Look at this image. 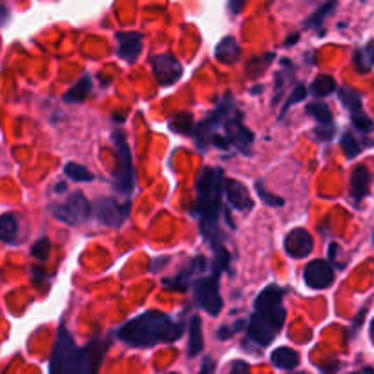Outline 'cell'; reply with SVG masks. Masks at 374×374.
<instances>
[{
  "label": "cell",
  "mask_w": 374,
  "mask_h": 374,
  "mask_svg": "<svg viewBox=\"0 0 374 374\" xmlns=\"http://www.w3.org/2000/svg\"><path fill=\"white\" fill-rule=\"evenodd\" d=\"M311 92L314 97H327V95L336 92V80L330 75H318L311 86Z\"/></svg>",
  "instance_id": "cell-22"
},
{
  "label": "cell",
  "mask_w": 374,
  "mask_h": 374,
  "mask_svg": "<svg viewBox=\"0 0 374 374\" xmlns=\"http://www.w3.org/2000/svg\"><path fill=\"white\" fill-rule=\"evenodd\" d=\"M307 113L312 119H316L321 126L332 125V113H330L329 106L325 103L307 104Z\"/></svg>",
  "instance_id": "cell-25"
},
{
  "label": "cell",
  "mask_w": 374,
  "mask_h": 374,
  "mask_svg": "<svg viewBox=\"0 0 374 374\" xmlns=\"http://www.w3.org/2000/svg\"><path fill=\"white\" fill-rule=\"evenodd\" d=\"M243 327H245V321H243V320H239V321H237V323H234V325H232V327H228V325L221 327V329L218 330V338L219 339H228L232 335H234V332H237V330H241V329H243Z\"/></svg>",
  "instance_id": "cell-34"
},
{
  "label": "cell",
  "mask_w": 374,
  "mask_h": 374,
  "mask_svg": "<svg viewBox=\"0 0 374 374\" xmlns=\"http://www.w3.org/2000/svg\"><path fill=\"white\" fill-rule=\"evenodd\" d=\"M183 329L159 311H148L120 327L117 336L132 347H154L181 338Z\"/></svg>",
  "instance_id": "cell-3"
},
{
  "label": "cell",
  "mask_w": 374,
  "mask_h": 374,
  "mask_svg": "<svg viewBox=\"0 0 374 374\" xmlns=\"http://www.w3.org/2000/svg\"><path fill=\"white\" fill-rule=\"evenodd\" d=\"M239 44L234 37H225L216 48V58L223 64H234L239 58Z\"/></svg>",
  "instance_id": "cell-16"
},
{
  "label": "cell",
  "mask_w": 374,
  "mask_h": 374,
  "mask_svg": "<svg viewBox=\"0 0 374 374\" xmlns=\"http://www.w3.org/2000/svg\"><path fill=\"white\" fill-rule=\"evenodd\" d=\"M199 374H214V360H212V358H205Z\"/></svg>",
  "instance_id": "cell-38"
},
{
  "label": "cell",
  "mask_w": 374,
  "mask_h": 374,
  "mask_svg": "<svg viewBox=\"0 0 374 374\" xmlns=\"http://www.w3.org/2000/svg\"><path fill=\"white\" fill-rule=\"evenodd\" d=\"M225 192H227V199L232 206L239 212H249L254 208V201L250 197L249 188L241 181L236 179H227L225 181Z\"/></svg>",
  "instance_id": "cell-13"
},
{
  "label": "cell",
  "mask_w": 374,
  "mask_h": 374,
  "mask_svg": "<svg viewBox=\"0 0 374 374\" xmlns=\"http://www.w3.org/2000/svg\"><path fill=\"white\" fill-rule=\"evenodd\" d=\"M338 97L339 101H342V104L345 108H347L349 112L351 113H358L363 110V104H361V97L358 92H354V89L351 88H339L338 89Z\"/></svg>",
  "instance_id": "cell-20"
},
{
  "label": "cell",
  "mask_w": 374,
  "mask_h": 374,
  "mask_svg": "<svg viewBox=\"0 0 374 374\" xmlns=\"http://www.w3.org/2000/svg\"><path fill=\"white\" fill-rule=\"evenodd\" d=\"M270 361L278 369H296L299 363V354L289 347H278L270 354Z\"/></svg>",
  "instance_id": "cell-17"
},
{
  "label": "cell",
  "mask_w": 374,
  "mask_h": 374,
  "mask_svg": "<svg viewBox=\"0 0 374 374\" xmlns=\"http://www.w3.org/2000/svg\"><path fill=\"white\" fill-rule=\"evenodd\" d=\"M218 281V274H212V276L201 278L194 283V298L199 303V307L205 308L210 316H218L223 308V299L219 296Z\"/></svg>",
  "instance_id": "cell-7"
},
{
  "label": "cell",
  "mask_w": 374,
  "mask_h": 374,
  "mask_svg": "<svg viewBox=\"0 0 374 374\" xmlns=\"http://www.w3.org/2000/svg\"><path fill=\"white\" fill-rule=\"evenodd\" d=\"M354 66H356L358 72L366 73L370 72V68L374 66V44L370 42L369 46H366L363 49L356 51L354 55Z\"/></svg>",
  "instance_id": "cell-23"
},
{
  "label": "cell",
  "mask_w": 374,
  "mask_h": 374,
  "mask_svg": "<svg viewBox=\"0 0 374 374\" xmlns=\"http://www.w3.org/2000/svg\"><path fill=\"white\" fill-rule=\"evenodd\" d=\"M272 58H274V55L272 54L258 55V57L250 58V63L247 64V75H249L250 79H256V77H259L263 72H265V68H267L268 64L272 63Z\"/></svg>",
  "instance_id": "cell-26"
},
{
  "label": "cell",
  "mask_w": 374,
  "mask_h": 374,
  "mask_svg": "<svg viewBox=\"0 0 374 374\" xmlns=\"http://www.w3.org/2000/svg\"><path fill=\"white\" fill-rule=\"evenodd\" d=\"M336 254H338V245H336V243H330V247H329L330 259H335ZM335 261H336V259H335Z\"/></svg>",
  "instance_id": "cell-39"
},
{
  "label": "cell",
  "mask_w": 374,
  "mask_h": 374,
  "mask_svg": "<svg viewBox=\"0 0 374 374\" xmlns=\"http://www.w3.org/2000/svg\"><path fill=\"white\" fill-rule=\"evenodd\" d=\"M203 351V332H201V318H190V343H188V354L196 358Z\"/></svg>",
  "instance_id": "cell-18"
},
{
  "label": "cell",
  "mask_w": 374,
  "mask_h": 374,
  "mask_svg": "<svg viewBox=\"0 0 374 374\" xmlns=\"http://www.w3.org/2000/svg\"><path fill=\"white\" fill-rule=\"evenodd\" d=\"M228 374H250V367L247 366L243 360H236L230 366V370H228Z\"/></svg>",
  "instance_id": "cell-35"
},
{
  "label": "cell",
  "mask_w": 374,
  "mask_h": 374,
  "mask_svg": "<svg viewBox=\"0 0 374 374\" xmlns=\"http://www.w3.org/2000/svg\"><path fill=\"white\" fill-rule=\"evenodd\" d=\"M303 280H305L307 287H311L314 290L327 289V287L335 283V270L323 259H312L307 267H305Z\"/></svg>",
  "instance_id": "cell-10"
},
{
  "label": "cell",
  "mask_w": 374,
  "mask_h": 374,
  "mask_svg": "<svg viewBox=\"0 0 374 374\" xmlns=\"http://www.w3.org/2000/svg\"><path fill=\"white\" fill-rule=\"evenodd\" d=\"M298 37H299V35H294V37H290V39H289V40H287V42H285V46H290V44H294L296 40H298Z\"/></svg>",
  "instance_id": "cell-41"
},
{
  "label": "cell",
  "mask_w": 374,
  "mask_h": 374,
  "mask_svg": "<svg viewBox=\"0 0 374 374\" xmlns=\"http://www.w3.org/2000/svg\"><path fill=\"white\" fill-rule=\"evenodd\" d=\"M223 187V170L214 168V166L203 170L199 179H197L196 214L201 219V234L214 250L221 247V234H219L218 221Z\"/></svg>",
  "instance_id": "cell-1"
},
{
  "label": "cell",
  "mask_w": 374,
  "mask_h": 374,
  "mask_svg": "<svg viewBox=\"0 0 374 374\" xmlns=\"http://www.w3.org/2000/svg\"><path fill=\"white\" fill-rule=\"evenodd\" d=\"M49 250H51V243H49L48 237H40L32 249V256L40 261H46L49 258Z\"/></svg>",
  "instance_id": "cell-30"
},
{
  "label": "cell",
  "mask_w": 374,
  "mask_h": 374,
  "mask_svg": "<svg viewBox=\"0 0 374 374\" xmlns=\"http://www.w3.org/2000/svg\"><path fill=\"white\" fill-rule=\"evenodd\" d=\"M130 203H120V201L112 199V197H101L94 203V216L99 223L108 225V227H120L128 219Z\"/></svg>",
  "instance_id": "cell-8"
},
{
  "label": "cell",
  "mask_w": 374,
  "mask_h": 374,
  "mask_svg": "<svg viewBox=\"0 0 374 374\" xmlns=\"http://www.w3.org/2000/svg\"><path fill=\"white\" fill-rule=\"evenodd\" d=\"M97 363H92V349H79L66 327H58L49 373L51 374H95Z\"/></svg>",
  "instance_id": "cell-4"
},
{
  "label": "cell",
  "mask_w": 374,
  "mask_h": 374,
  "mask_svg": "<svg viewBox=\"0 0 374 374\" xmlns=\"http://www.w3.org/2000/svg\"><path fill=\"white\" fill-rule=\"evenodd\" d=\"M112 137L117 148V161H119L113 183H116V188L119 194H123L125 197H130L135 190V172L134 163H132V151H130L128 143H126V135L120 130H116Z\"/></svg>",
  "instance_id": "cell-5"
},
{
  "label": "cell",
  "mask_w": 374,
  "mask_h": 374,
  "mask_svg": "<svg viewBox=\"0 0 374 374\" xmlns=\"http://www.w3.org/2000/svg\"><path fill=\"white\" fill-rule=\"evenodd\" d=\"M351 123L361 134H370L374 128L373 120H370V117L367 113H363V110L358 113H351Z\"/></svg>",
  "instance_id": "cell-29"
},
{
  "label": "cell",
  "mask_w": 374,
  "mask_h": 374,
  "mask_svg": "<svg viewBox=\"0 0 374 374\" xmlns=\"http://www.w3.org/2000/svg\"><path fill=\"white\" fill-rule=\"evenodd\" d=\"M245 2L247 0H228V11H230L232 15L241 13L243 8H245Z\"/></svg>",
  "instance_id": "cell-37"
},
{
  "label": "cell",
  "mask_w": 374,
  "mask_h": 374,
  "mask_svg": "<svg viewBox=\"0 0 374 374\" xmlns=\"http://www.w3.org/2000/svg\"><path fill=\"white\" fill-rule=\"evenodd\" d=\"M373 241H374V232H373Z\"/></svg>",
  "instance_id": "cell-44"
},
{
  "label": "cell",
  "mask_w": 374,
  "mask_h": 374,
  "mask_svg": "<svg viewBox=\"0 0 374 374\" xmlns=\"http://www.w3.org/2000/svg\"><path fill=\"white\" fill-rule=\"evenodd\" d=\"M168 126H170V130H172V132H175V134L187 135L192 132L194 120H192L190 113H177V116L170 119Z\"/></svg>",
  "instance_id": "cell-27"
},
{
  "label": "cell",
  "mask_w": 374,
  "mask_h": 374,
  "mask_svg": "<svg viewBox=\"0 0 374 374\" xmlns=\"http://www.w3.org/2000/svg\"><path fill=\"white\" fill-rule=\"evenodd\" d=\"M363 374H374V370L370 367H367V369H363Z\"/></svg>",
  "instance_id": "cell-42"
},
{
  "label": "cell",
  "mask_w": 374,
  "mask_h": 374,
  "mask_svg": "<svg viewBox=\"0 0 374 374\" xmlns=\"http://www.w3.org/2000/svg\"><path fill=\"white\" fill-rule=\"evenodd\" d=\"M92 206L88 205L86 197L82 196V192H73L68 196L64 203H55L49 206V212L66 225H80L82 221L89 218L92 214Z\"/></svg>",
  "instance_id": "cell-6"
},
{
  "label": "cell",
  "mask_w": 374,
  "mask_h": 374,
  "mask_svg": "<svg viewBox=\"0 0 374 374\" xmlns=\"http://www.w3.org/2000/svg\"><path fill=\"white\" fill-rule=\"evenodd\" d=\"M312 249H314V241H312V236L305 228H294V230H290L287 234L285 252L292 256V258H307L312 252Z\"/></svg>",
  "instance_id": "cell-11"
},
{
  "label": "cell",
  "mask_w": 374,
  "mask_h": 374,
  "mask_svg": "<svg viewBox=\"0 0 374 374\" xmlns=\"http://www.w3.org/2000/svg\"><path fill=\"white\" fill-rule=\"evenodd\" d=\"M172 374H175V373H172Z\"/></svg>",
  "instance_id": "cell-45"
},
{
  "label": "cell",
  "mask_w": 374,
  "mask_h": 374,
  "mask_svg": "<svg viewBox=\"0 0 374 374\" xmlns=\"http://www.w3.org/2000/svg\"><path fill=\"white\" fill-rule=\"evenodd\" d=\"M369 335H370V342L374 343V318L373 321H370V327H369Z\"/></svg>",
  "instance_id": "cell-40"
},
{
  "label": "cell",
  "mask_w": 374,
  "mask_h": 374,
  "mask_svg": "<svg viewBox=\"0 0 374 374\" xmlns=\"http://www.w3.org/2000/svg\"><path fill=\"white\" fill-rule=\"evenodd\" d=\"M206 267L205 259L201 258H196L192 259V263H188L187 267L183 268V270L179 272L177 276L174 278V280H165V285L166 287H174V289H179V290H185L188 287V281L192 280V276L196 274V272H201L203 268Z\"/></svg>",
  "instance_id": "cell-15"
},
{
  "label": "cell",
  "mask_w": 374,
  "mask_h": 374,
  "mask_svg": "<svg viewBox=\"0 0 374 374\" xmlns=\"http://www.w3.org/2000/svg\"><path fill=\"white\" fill-rule=\"evenodd\" d=\"M17 234H18V221H17V216L15 214H4L2 216V219H0V237H2V241L4 243H13L15 239H17Z\"/></svg>",
  "instance_id": "cell-19"
},
{
  "label": "cell",
  "mask_w": 374,
  "mask_h": 374,
  "mask_svg": "<svg viewBox=\"0 0 374 374\" xmlns=\"http://www.w3.org/2000/svg\"><path fill=\"white\" fill-rule=\"evenodd\" d=\"M370 183H373V174L369 168L363 165L356 166L351 175V197L354 201H361L366 196H369Z\"/></svg>",
  "instance_id": "cell-14"
},
{
  "label": "cell",
  "mask_w": 374,
  "mask_h": 374,
  "mask_svg": "<svg viewBox=\"0 0 374 374\" xmlns=\"http://www.w3.org/2000/svg\"><path fill=\"white\" fill-rule=\"evenodd\" d=\"M294 374H307V373H294Z\"/></svg>",
  "instance_id": "cell-43"
},
{
  "label": "cell",
  "mask_w": 374,
  "mask_h": 374,
  "mask_svg": "<svg viewBox=\"0 0 374 374\" xmlns=\"http://www.w3.org/2000/svg\"><path fill=\"white\" fill-rule=\"evenodd\" d=\"M150 63L151 70H154V75H156L157 82H159L161 86L174 85L175 80H179L181 75H183V66H181V63H179L174 55H154V57L150 58Z\"/></svg>",
  "instance_id": "cell-9"
},
{
  "label": "cell",
  "mask_w": 374,
  "mask_h": 374,
  "mask_svg": "<svg viewBox=\"0 0 374 374\" xmlns=\"http://www.w3.org/2000/svg\"><path fill=\"white\" fill-rule=\"evenodd\" d=\"M305 97H307V88H305V86H301V85L296 86V89L292 92V95H290V99L287 101L285 106L281 108V116H285V112L289 110V106H292V104H296V103H301Z\"/></svg>",
  "instance_id": "cell-32"
},
{
  "label": "cell",
  "mask_w": 374,
  "mask_h": 374,
  "mask_svg": "<svg viewBox=\"0 0 374 374\" xmlns=\"http://www.w3.org/2000/svg\"><path fill=\"white\" fill-rule=\"evenodd\" d=\"M336 4H338V0H329L327 4L321 6V8L316 11V13H314L311 18H308L307 23H305V26H307V27H320L321 24H323V20H325V18L329 17L330 13H332V9H335Z\"/></svg>",
  "instance_id": "cell-28"
},
{
  "label": "cell",
  "mask_w": 374,
  "mask_h": 374,
  "mask_svg": "<svg viewBox=\"0 0 374 374\" xmlns=\"http://www.w3.org/2000/svg\"><path fill=\"white\" fill-rule=\"evenodd\" d=\"M256 190H258V196L261 197L263 201H265V203H267V205H270V206H283V199H281V197H278V196H272V194H268L267 190H265V188H263V185L259 183H256Z\"/></svg>",
  "instance_id": "cell-33"
},
{
  "label": "cell",
  "mask_w": 374,
  "mask_h": 374,
  "mask_svg": "<svg viewBox=\"0 0 374 374\" xmlns=\"http://www.w3.org/2000/svg\"><path fill=\"white\" fill-rule=\"evenodd\" d=\"M285 289L278 285H268L254 301V312L250 316L249 338L261 347L270 345L272 339L280 335L285 323V307H283Z\"/></svg>",
  "instance_id": "cell-2"
},
{
  "label": "cell",
  "mask_w": 374,
  "mask_h": 374,
  "mask_svg": "<svg viewBox=\"0 0 374 374\" xmlns=\"http://www.w3.org/2000/svg\"><path fill=\"white\" fill-rule=\"evenodd\" d=\"M342 148H343V151H345V156L347 157H356L358 154L361 151V147L356 143V139L352 137L351 134H343Z\"/></svg>",
  "instance_id": "cell-31"
},
{
  "label": "cell",
  "mask_w": 374,
  "mask_h": 374,
  "mask_svg": "<svg viewBox=\"0 0 374 374\" xmlns=\"http://www.w3.org/2000/svg\"><path fill=\"white\" fill-rule=\"evenodd\" d=\"M64 174L72 179V181H75V183H88V181H94V174H92L86 166L79 165V163H68V165L64 166Z\"/></svg>",
  "instance_id": "cell-24"
},
{
  "label": "cell",
  "mask_w": 374,
  "mask_h": 374,
  "mask_svg": "<svg viewBox=\"0 0 374 374\" xmlns=\"http://www.w3.org/2000/svg\"><path fill=\"white\" fill-rule=\"evenodd\" d=\"M119 42V57L126 63H134L143 51V35L135 32H119L116 35Z\"/></svg>",
  "instance_id": "cell-12"
},
{
  "label": "cell",
  "mask_w": 374,
  "mask_h": 374,
  "mask_svg": "<svg viewBox=\"0 0 374 374\" xmlns=\"http://www.w3.org/2000/svg\"><path fill=\"white\" fill-rule=\"evenodd\" d=\"M89 89H92V79H89L88 75H85L70 92H66L64 101H66V103H82L86 95L89 94Z\"/></svg>",
  "instance_id": "cell-21"
},
{
  "label": "cell",
  "mask_w": 374,
  "mask_h": 374,
  "mask_svg": "<svg viewBox=\"0 0 374 374\" xmlns=\"http://www.w3.org/2000/svg\"><path fill=\"white\" fill-rule=\"evenodd\" d=\"M318 137H321L323 141H329V139H332V135H335V128H332V125L329 126H321L316 130Z\"/></svg>",
  "instance_id": "cell-36"
}]
</instances>
